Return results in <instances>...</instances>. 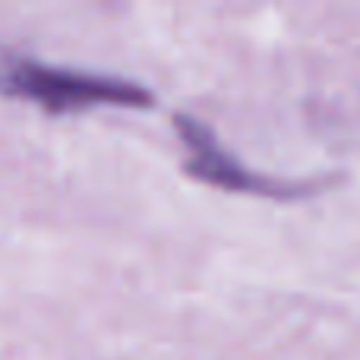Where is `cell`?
<instances>
[{
  "label": "cell",
  "instance_id": "1",
  "mask_svg": "<svg viewBox=\"0 0 360 360\" xmlns=\"http://www.w3.org/2000/svg\"><path fill=\"white\" fill-rule=\"evenodd\" d=\"M4 89L19 98L41 105L44 111H86V108H149L152 95L139 82L117 76L76 73V70L16 63L4 73Z\"/></svg>",
  "mask_w": 360,
  "mask_h": 360
},
{
  "label": "cell",
  "instance_id": "2",
  "mask_svg": "<svg viewBox=\"0 0 360 360\" xmlns=\"http://www.w3.org/2000/svg\"><path fill=\"white\" fill-rule=\"evenodd\" d=\"M177 136L186 146V174H193L202 184H212L218 190L228 193H253V196H304L313 190V184H291V180H278L269 174H256L247 165H240L205 124H199L190 114H177L174 117Z\"/></svg>",
  "mask_w": 360,
  "mask_h": 360
}]
</instances>
